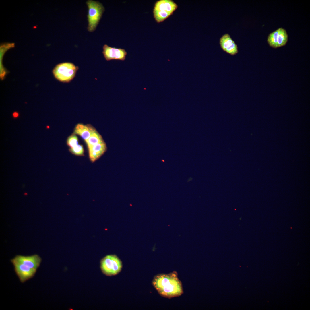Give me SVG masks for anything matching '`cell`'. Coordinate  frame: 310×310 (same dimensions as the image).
<instances>
[{
    "mask_svg": "<svg viewBox=\"0 0 310 310\" xmlns=\"http://www.w3.org/2000/svg\"><path fill=\"white\" fill-rule=\"evenodd\" d=\"M177 275L175 271L168 274H158L154 277L152 284L163 297L170 298L180 296L183 293V290Z\"/></svg>",
    "mask_w": 310,
    "mask_h": 310,
    "instance_id": "6da1fadb",
    "label": "cell"
},
{
    "mask_svg": "<svg viewBox=\"0 0 310 310\" xmlns=\"http://www.w3.org/2000/svg\"><path fill=\"white\" fill-rule=\"evenodd\" d=\"M79 67L71 62H64L57 65L53 70L55 77L60 82H70L75 76Z\"/></svg>",
    "mask_w": 310,
    "mask_h": 310,
    "instance_id": "7a4b0ae2",
    "label": "cell"
},
{
    "mask_svg": "<svg viewBox=\"0 0 310 310\" xmlns=\"http://www.w3.org/2000/svg\"><path fill=\"white\" fill-rule=\"evenodd\" d=\"M86 3L88 8L87 29L89 32H92L96 29L104 9L102 5L97 1L89 0Z\"/></svg>",
    "mask_w": 310,
    "mask_h": 310,
    "instance_id": "3957f363",
    "label": "cell"
},
{
    "mask_svg": "<svg viewBox=\"0 0 310 310\" xmlns=\"http://www.w3.org/2000/svg\"><path fill=\"white\" fill-rule=\"evenodd\" d=\"M122 263L116 255H107L102 259L100 268L102 272L107 276L117 275L121 270Z\"/></svg>",
    "mask_w": 310,
    "mask_h": 310,
    "instance_id": "277c9868",
    "label": "cell"
},
{
    "mask_svg": "<svg viewBox=\"0 0 310 310\" xmlns=\"http://www.w3.org/2000/svg\"><path fill=\"white\" fill-rule=\"evenodd\" d=\"M288 40V35L286 30L280 28L269 34L267 42L270 46L277 48L285 45Z\"/></svg>",
    "mask_w": 310,
    "mask_h": 310,
    "instance_id": "5b68a950",
    "label": "cell"
},
{
    "mask_svg": "<svg viewBox=\"0 0 310 310\" xmlns=\"http://www.w3.org/2000/svg\"><path fill=\"white\" fill-rule=\"evenodd\" d=\"M11 261L14 266L16 274L20 282L22 283L32 278L36 273V270L12 259Z\"/></svg>",
    "mask_w": 310,
    "mask_h": 310,
    "instance_id": "8992f818",
    "label": "cell"
},
{
    "mask_svg": "<svg viewBox=\"0 0 310 310\" xmlns=\"http://www.w3.org/2000/svg\"><path fill=\"white\" fill-rule=\"evenodd\" d=\"M102 53L107 61L112 60L124 61L127 53L124 49L117 48L104 44L103 47Z\"/></svg>",
    "mask_w": 310,
    "mask_h": 310,
    "instance_id": "52a82bcc",
    "label": "cell"
},
{
    "mask_svg": "<svg viewBox=\"0 0 310 310\" xmlns=\"http://www.w3.org/2000/svg\"><path fill=\"white\" fill-rule=\"evenodd\" d=\"M12 259L36 270L42 260V258L37 254L30 256L17 255Z\"/></svg>",
    "mask_w": 310,
    "mask_h": 310,
    "instance_id": "ba28073f",
    "label": "cell"
},
{
    "mask_svg": "<svg viewBox=\"0 0 310 310\" xmlns=\"http://www.w3.org/2000/svg\"><path fill=\"white\" fill-rule=\"evenodd\" d=\"M219 44L224 51L232 55H235L238 52L237 45L228 34H225L222 36L220 39Z\"/></svg>",
    "mask_w": 310,
    "mask_h": 310,
    "instance_id": "9c48e42d",
    "label": "cell"
},
{
    "mask_svg": "<svg viewBox=\"0 0 310 310\" xmlns=\"http://www.w3.org/2000/svg\"><path fill=\"white\" fill-rule=\"evenodd\" d=\"M106 144L103 140L88 148L90 159L92 162L99 158L106 151Z\"/></svg>",
    "mask_w": 310,
    "mask_h": 310,
    "instance_id": "30bf717a",
    "label": "cell"
},
{
    "mask_svg": "<svg viewBox=\"0 0 310 310\" xmlns=\"http://www.w3.org/2000/svg\"><path fill=\"white\" fill-rule=\"evenodd\" d=\"M178 6L171 0H160L155 3L154 10L164 11L172 14L177 9Z\"/></svg>",
    "mask_w": 310,
    "mask_h": 310,
    "instance_id": "8fae6325",
    "label": "cell"
},
{
    "mask_svg": "<svg viewBox=\"0 0 310 310\" xmlns=\"http://www.w3.org/2000/svg\"><path fill=\"white\" fill-rule=\"evenodd\" d=\"M95 130L90 126L78 124L75 127L74 134L80 135L86 141Z\"/></svg>",
    "mask_w": 310,
    "mask_h": 310,
    "instance_id": "7c38bea8",
    "label": "cell"
},
{
    "mask_svg": "<svg viewBox=\"0 0 310 310\" xmlns=\"http://www.w3.org/2000/svg\"><path fill=\"white\" fill-rule=\"evenodd\" d=\"M103 140L101 136L95 130L86 142L89 148Z\"/></svg>",
    "mask_w": 310,
    "mask_h": 310,
    "instance_id": "4fadbf2b",
    "label": "cell"
},
{
    "mask_svg": "<svg viewBox=\"0 0 310 310\" xmlns=\"http://www.w3.org/2000/svg\"><path fill=\"white\" fill-rule=\"evenodd\" d=\"M154 17L158 23L163 21L169 17L172 14L164 11H157L153 10Z\"/></svg>",
    "mask_w": 310,
    "mask_h": 310,
    "instance_id": "5bb4252c",
    "label": "cell"
},
{
    "mask_svg": "<svg viewBox=\"0 0 310 310\" xmlns=\"http://www.w3.org/2000/svg\"><path fill=\"white\" fill-rule=\"evenodd\" d=\"M69 151L73 154L77 156L84 155V150L82 145L78 144L75 146L71 148Z\"/></svg>",
    "mask_w": 310,
    "mask_h": 310,
    "instance_id": "9a60e30c",
    "label": "cell"
},
{
    "mask_svg": "<svg viewBox=\"0 0 310 310\" xmlns=\"http://www.w3.org/2000/svg\"><path fill=\"white\" fill-rule=\"evenodd\" d=\"M67 144L71 148H72L78 144V137L75 135H73L68 137Z\"/></svg>",
    "mask_w": 310,
    "mask_h": 310,
    "instance_id": "2e32d148",
    "label": "cell"
},
{
    "mask_svg": "<svg viewBox=\"0 0 310 310\" xmlns=\"http://www.w3.org/2000/svg\"><path fill=\"white\" fill-rule=\"evenodd\" d=\"M18 114L17 113H15L13 114V117L15 118L17 117L18 116Z\"/></svg>",
    "mask_w": 310,
    "mask_h": 310,
    "instance_id": "e0dca14e",
    "label": "cell"
}]
</instances>
